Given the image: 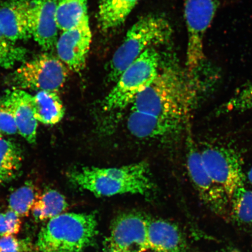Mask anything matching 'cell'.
I'll list each match as a JSON object with an SVG mask.
<instances>
[{
  "label": "cell",
  "instance_id": "obj_1",
  "mask_svg": "<svg viewBox=\"0 0 252 252\" xmlns=\"http://www.w3.org/2000/svg\"><path fill=\"white\" fill-rule=\"evenodd\" d=\"M218 79L210 64L190 72L172 61L159 69L153 83L135 99L131 110L166 120L184 128Z\"/></svg>",
  "mask_w": 252,
  "mask_h": 252
},
{
  "label": "cell",
  "instance_id": "obj_2",
  "mask_svg": "<svg viewBox=\"0 0 252 252\" xmlns=\"http://www.w3.org/2000/svg\"><path fill=\"white\" fill-rule=\"evenodd\" d=\"M68 178L77 187L99 197L127 193L144 195L154 187L149 166L145 162L116 168L84 167L71 171Z\"/></svg>",
  "mask_w": 252,
  "mask_h": 252
},
{
  "label": "cell",
  "instance_id": "obj_3",
  "mask_svg": "<svg viewBox=\"0 0 252 252\" xmlns=\"http://www.w3.org/2000/svg\"><path fill=\"white\" fill-rule=\"evenodd\" d=\"M94 214L64 213L48 220L41 229L35 252H80L93 243L97 233Z\"/></svg>",
  "mask_w": 252,
  "mask_h": 252
},
{
  "label": "cell",
  "instance_id": "obj_4",
  "mask_svg": "<svg viewBox=\"0 0 252 252\" xmlns=\"http://www.w3.org/2000/svg\"><path fill=\"white\" fill-rule=\"evenodd\" d=\"M172 33L171 25L164 17L150 14L141 18L128 30L113 55L109 66V80L116 82L146 50L168 42Z\"/></svg>",
  "mask_w": 252,
  "mask_h": 252
},
{
  "label": "cell",
  "instance_id": "obj_5",
  "mask_svg": "<svg viewBox=\"0 0 252 252\" xmlns=\"http://www.w3.org/2000/svg\"><path fill=\"white\" fill-rule=\"evenodd\" d=\"M159 55L154 47L145 51L116 81L103 101L106 111L122 110L133 103L156 78L159 69Z\"/></svg>",
  "mask_w": 252,
  "mask_h": 252
},
{
  "label": "cell",
  "instance_id": "obj_6",
  "mask_svg": "<svg viewBox=\"0 0 252 252\" xmlns=\"http://www.w3.org/2000/svg\"><path fill=\"white\" fill-rule=\"evenodd\" d=\"M69 69L58 56L45 52L23 63L9 75L15 89L59 92L68 76Z\"/></svg>",
  "mask_w": 252,
  "mask_h": 252
},
{
  "label": "cell",
  "instance_id": "obj_7",
  "mask_svg": "<svg viewBox=\"0 0 252 252\" xmlns=\"http://www.w3.org/2000/svg\"><path fill=\"white\" fill-rule=\"evenodd\" d=\"M219 5V0H185L188 31L186 67L189 72L199 70L209 63L204 54V39Z\"/></svg>",
  "mask_w": 252,
  "mask_h": 252
},
{
  "label": "cell",
  "instance_id": "obj_8",
  "mask_svg": "<svg viewBox=\"0 0 252 252\" xmlns=\"http://www.w3.org/2000/svg\"><path fill=\"white\" fill-rule=\"evenodd\" d=\"M206 171L228 195L229 200L236 189L245 186L243 160L237 151L231 148L206 145L200 149Z\"/></svg>",
  "mask_w": 252,
  "mask_h": 252
},
{
  "label": "cell",
  "instance_id": "obj_9",
  "mask_svg": "<svg viewBox=\"0 0 252 252\" xmlns=\"http://www.w3.org/2000/svg\"><path fill=\"white\" fill-rule=\"evenodd\" d=\"M187 150L188 174L200 200L213 213L228 219V195L206 171L201 159L200 149L190 134L188 135L187 139Z\"/></svg>",
  "mask_w": 252,
  "mask_h": 252
},
{
  "label": "cell",
  "instance_id": "obj_10",
  "mask_svg": "<svg viewBox=\"0 0 252 252\" xmlns=\"http://www.w3.org/2000/svg\"><path fill=\"white\" fill-rule=\"evenodd\" d=\"M149 220L135 213L116 217L112 223L108 248L119 252H146L149 250Z\"/></svg>",
  "mask_w": 252,
  "mask_h": 252
},
{
  "label": "cell",
  "instance_id": "obj_11",
  "mask_svg": "<svg viewBox=\"0 0 252 252\" xmlns=\"http://www.w3.org/2000/svg\"><path fill=\"white\" fill-rule=\"evenodd\" d=\"M92 33L88 17L76 27L62 31L56 45L57 56L69 70H84L89 53Z\"/></svg>",
  "mask_w": 252,
  "mask_h": 252
},
{
  "label": "cell",
  "instance_id": "obj_12",
  "mask_svg": "<svg viewBox=\"0 0 252 252\" xmlns=\"http://www.w3.org/2000/svg\"><path fill=\"white\" fill-rule=\"evenodd\" d=\"M59 0H31L30 26L32 36L45 52L55 48L59 27L56 9Z\"/></svg>",
  "mask_w": 252,
  "mask_h": 252
},
{
  "label": "cell",
  "instance_id": "obj_13",
  "mask_svg": "<svg viewBox=\"0 0 252 252\" xmlns=\"http://www.w3.org/2000/svg\"><path fill=\"white\" fill-rule=\"evenodd\" d=\"M31 0H6L0 3V31L13 42L32 36Z\"/></svg>",
  "mask_w": 252,
  "mask_h": 252
},
{
  "label": "cell",
  "instance_id": "obj_14",
  "mask_svg": "<svg viewBox=\"0 0 252 252\" xmlns=\"http://www.w3.org/2000/svg\"><path fill=\"white\" fill-rule=\"evenodd\" d=\"M1 100L13 113L18 133L28 143H35L38 122L34 116L33 95L25 90L14 88Z\"/></svg>",
  "mask_w": 252,
  "mask_h": 252
},
{
  "label": "cell",
  "instance_id": "obj_15",
  "mask_svg": "<svg viewBox=\"0 0 252 252\" xmlns=\"http://www.w3.org/2000/svg\"><path fill=\"white\" fill-rule=\"evenodd\" d=\"M147 241L154 252H185L187 244L178 226L164 220H149Z\"/></svg>",
  "mask_w": 252,
  "mask_h": 252
},
{
  "label": "cell",
  "instance_id": "obj_16",
  "mask_svg": "<svg viewBox=\"0 0 252 252\" xmlns=\"http://www.w3.org/2000/svg\"><path fill=\"white\" fill-rule=\"evenodd\" d=\"M127 127L134 136L141 138L168 137L183 130L171 122L135 110L128 116Z\"/></svg>",
  "mask_w": 252,
  "mask_h": 252
},
{
  "label": "cell",
  "instance_id": "obj_17",
  "mask_svg": "<svg viewBox=\"0 0 252 252\" xmlns=\"http://www.w3.org/2000/svg\"><path fill=\"white\" fill-rule=\"evenodd\" d=\"M34 116L37 122L55 125L61 122L65 113L58 92L40 91L33 95Z\"/></svg>",
  "mask_w": 252,
  "mask_h": 252
},
{
  "label": "cell",
  "instance_id": "obj_18",
  "mask_svg": "<svg viewBox=\"0 0 252 252\" xmlns=\"http://www.w3.org/2000/svg\"><path fill=\"white\" fill-rule=\"evenodd\" d=\"M140 0H100L97 20L104 32L124 24Z\"/></svg>",
  "mask_w": 252,
  "mask_h": 252
},
{
  "label": "cell",
  "instance_id": "obj_19",
  "mask_svg": "<svg viewBox=\"0 0 252 252\" xmlns=\"http://www.w3.org/2000/svg\"><path fill=\"white\" fill-rule=\"evenodd\" d=\"M68 206L64 196L58 191L51 189L38 195L31 213L36 221H44L64 213Z\"/></svg>",
  "mask_w": 252,
  "mask_h": 252
},
{
  "label": "cell",
  "instance_id": "obj_20",
  "mask_svg": "<svg viewBox=\"0 0 252 252\" xmlns=\"http://www.w3.org/2000/svg\"><path fill=\"white\" fill-rule=\"evenodd\" d=\"M88 17L87 0H59L56 20L60 31L76 27Z\"/></svg>",
  "mask_w": 252,
  "mask_h": 252
},
{
  "label": "cell",
  "instance_id": "obj_21",
  "mask_svg": "<svg viewBox=\"0 0 252 252\" xmlns=\"http://www.w3.org/2000/svg\"><path fill=\"white\" fill-rule=\"evenodd\" d=\"M228 219L238 224H252V190L245 186L236 189L229 198Z\"/></svg>",
  "mask_w": 252,
  "mask_h": 252
},
{
  "label": "cell",
  "instance_id": "obj_22",
  "mask_svg": "<svg viewBox=\"0 0 252 252\" xmlns=\"http://www.w3.org/2000/svg\"><path fill=\"white\" fill-rule=\"evenodd\" d=\"M23 155L20 148L11 141L0 137V181L9 180L20 171Z\"/></svg>",
  "mask_w": 252,
  "mask_h": 252
},
{
  "label": "cell",
  "instance_id": "obj_23",
  "mask_svg": "<svg viewBox=\"0 0 252 252\" xmlns=\"http://www.w3.org/2000/svg\"><path fill=\"white\" fill-rule=\"evenodd\" d=\"M39 194L33 184L27 183L11 194L8 200V209L21 218L27 217L31 213Z\"/></svg>",
  "mask_w": 252,
  "mask_h": 252
},
{
  "label": "cell",
  "instance_id": "obj_24",
  "mask_svg": "<svg viewBox=\"0 0 252 252\" xmlns=\"http://www.w3.org/2000/svg\"><path fill=\"white\" fill-rule=\"evenodd\" d=\"M252 109V81L239 88L230 99L217 109V115L240 113Z\"/></svg>",
  "mask_w": 252,
  "mask_h": 252
},
{
  "label": "cell",
  "instance_id": "obj_25",
  "mask_svg": "<svg viewBox=\"0 0 252 252\" xmlns=\"http://www.w3.org/2000/svg\"><path fill=\"white\" fill-rule=\"evenodd\" d=\"M28 50L8 39L0 31V68L8 69L26 61Z\"/></svg>",
  "mask_w": 252,
  "mask_h": 252
},
{
  "label": "cell",
  "instance_id": "obj_26",
  "mask_svg": "<svg viewBox=\"0 0 252 252\" xmlns=\"http://www.w3.org/2000/svg\"><path fill=\"white\" fill-rule=\"evenodd\" d=\"M21 226V217L12 210L0 213V238L17 235Z\"/></svg>",
  "mask_w": 252,
  "mask_h": 252
},
{
  "label": "cell",
  "instance_id": "obj_27",
  "mask_svg": "<svg viewBox=\"0 0 252 252\" xmlns=\"http://www.w3.org/2000/svg\"><path fill=\"white\" fill-rule=\"evenodd\" d=\"M0 132L8 135L18 133L13 113L2 100H0Z\"/></svg>",
  "mask_w": 252,
  "mask_h": 252
},
{
  "label": "cell",
  "instance_id": "obj_28",
  "mask_svg": "<svg viewBox=\"0 0 252 252\" xmlns=\"http://www.w3.org/2000/svg\"><path fill=\"white\" fill-rule=\"evenodd\" d=\"M30 247L29 242L20 240L14 236L0 238V252H24Z\"/></svg>",
  "mask_w": 252,
  "mask_h": 252
},
{
  "label": "cell",
  "instance_id": "obj_29",
  "mask_svg": "<svg viewBox=\"0 0 252 252\" xmlns=\"http://www.w3.org/2000/svg\"><path fill=\"white\" fill-rule=\"evenodd\" d=\"M246 179H247L248 181L252 186V166L246 174Z\"/></svg>",
  "mask_w": 252,
  "mask_h": 252
},
{
  "label": "cell",
  "instance_id": "obj_30",
  "mask_svg": "<svg viewBox=\"0 0 252 252\" xmlns=\"http://www.w3.org/2000/svg\"><path fill=\"white\" fill-rule=\"evenodd\" d=\"M103 252H119L114 250H113V249L108 248V250H107L105 251H104Z\"/></svg>",
  "mask_w": 252,
  "mask_h": 252
},
{
  "label": "cell",
  "instance_id": "obj_31",
  "mask_svg": "<svg viewBox=\"0 0 252 252\" xmlns=\"http://www.w3.org/2000/svg\"><path fill=\"white\" fill-rule=\"evenodd\" d=\"M226 252H239V251H236V250H233V251Z\"/></svg>",
  "mask_w": 252,
  "mask_h": 252
},
{
  "label": "cell",
  "instance_id": "obj_32",
  "mask_svg": "<svg viewBox=\"0 0 252 252\" xmlns=\"http://www.w3.org/2000/svg\"><path fill=\"white\" fill-rule=\"evenodd\" d=\"M2 137L1 136V132H0V137Z\"/></svg>",
  "mask_w": 252,
  "mask_h": 252
},
{
  "label": "cell",
  "instance_id": "obj_33",
  "mask_svg": "<svg viewBox=\"0 0 252 252\" xmlns=\"http://www.w3.org/2000/svg\"><path fill=\"white\" fill-rule=\"evenodd\" d=\"M1 183H2V182H1V181H0V184H1Z\"/></svg>",
  "mask_w": 252,
  "mask_h": 252
}]
</instances>
